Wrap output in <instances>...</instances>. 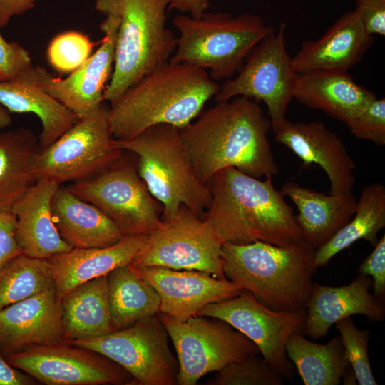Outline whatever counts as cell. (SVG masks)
<instances>
[{"instance_id": "obj_1", "label": "cell", "mask_w": 385, "mask_h": 385, "mask_svg": "<svg viewBox=\"0 0 385 385\" xmlns=\"http://www.w3.org/2000/svg\"><path fill=\"white\" fill-rule=\"evenodd\" d=\"M270 120L257 102L244 96L217 102L198 119L180 128V136L197 178L207 185L224 168L252 177L276 175L279 169L267 134Z\"/></svg>"}, {"instance_id": "obj_2", "label": "cell", "mask_w": 385, "mask_h": 385, "mask_svg": "<svg viewBox=\"0 0 385 385\" xmlns=\"http://www.w3.org/2000/svg\"><path fill=\"white\" fill-rule=\"evenodd\" d=\"M207 185L211 202L204 219L222 243L282 246L304 240L292 208L271 177L260 180L230 167L216 173Z\"/></svg>"}, {"instance_id": "obj_3", "label": "cell", "mask_w": 385, "mask_h": 385, "mask_svg": "<svg viewBox=\"0 0 385 385\" xmlns=\"http://www.w3.org/2000/svg\"><path fill=\"white\" fill-rule=\"evenodd\" d=\"M220 86L206 70L167 61L125 91L109 108L113 138H133L150 126L183 128L192 123Z\"/></svg>"}, {"instance_id": "obj_4", "label": "cell", "mask_w": 385, "mask_h": 385, "mask_svg": "<svg viewBox=\"0 0 385 385\" xmlns=\"http://www.w3.org/2000/svg\"><path fill=\"white\" fill-rule=\"evenodd\" d=\"M316 249L305 240L287 245L255 241L224 242L221 260L225 278L277 311L306 309L317 270Z\"/></svg>"}, {"instance_id": "obj_5", "label": "cell", "mask_w": 385, "mask_h": 385, "mask_svg": "<svg viewBox=\"0 0 385 385\" xmlns=\"http://www.w3.org/2000/svg\"><path fill=\"white\" fill-rule=\"evenodd\" d=\"M169 0H95V9L119 21L115 61L103 101H115L175 50L176 38L166 27Z\"/></svg>"}, {"instance_id": "obj_6", "label": "cell", "mask_w": 385, "mask_h": 385, "mask_svg": "<svg viewBox=\"0 0 385 385\" xmlns=\"http://www.w3.org/2000/svg\"><path fill=\"white\" fill-rule=\"evenodd\" d=\"M115 143L137 155L139 176L163 205L162 220L173 218L182 205L204 218L211 192L192 170L179 128L157 124L133 138L115 140Z\"/></svg>"}, {"instance_id": "obj_7", "label": "cell", "mask_w": 385, "mask_h": 385, "mask_svg": "<svg viewBox=\"0 0 385 385\" xmlns=\"http://www.w3.org/2000/svg\"><path fill=\"white\" fill-rule=\"evenodd\" d=\"M173 24L179 36L170 61L209 69L214 81L235 75L251 50L274 30L252 14L205 11L197 19L178 15Z\"/></svg>"}, {"instance_id": "obj_8", "label": "cell", "mask_w": 385, "mask_h": 385, "mask_svg": "<svg viewBox=\"0 0 385 385\" xmlns=\"http://www.w3.org/2000/svg\"><path fill=\"white\" fill-rule=\"evenodd\" d=\"M109 108L103 101L51 145L40 150L33 166L36 181L48 179L59 185L76 182L118 162L124 150L116 146L112 135Z\"/></svg>"}, {"instance_id": "obj_9", "label": "cell", "mask_w": 385, "mask_h": 385, "mask_svg": "<svg viewBox=\"0 0 385 385\" xmlns=\"http://www.w3.org/2000/svg\"><path fill=\"white\" fill-rule=\"evenodd\" d=\"M158 316L177 353V384L195 385L210 372L260 354L251 340L221 319L197 315L180 321L160 312Z\"/></svg>"}, {"instance_id": "obj_10", "label": "cell", "mask_w": 385, "mask_h": 385, "mask_svg": "<svg viewBox=\"0 0 385 385\" xmlns=\"http://www.w3.org/2000/svg\"><path fill=\"white\" fill-rule=\"evenodd\" d=\"M286 24L262 39L249 53L233 78H228L215 96L217 102L244 96L262 101L267 106L271 127L279 126L286 119L297 73L289 55L285 41Z\"/></svg>"}, {"instance_id": "obj_11", "label": "cell", "mask_w": 385, "mask_h": 385, "mask_svg": "<svg viewBox=\"0 0 385 385\" xmlns=\"http://www.w3.org/2000/svg\"><path fill=\"white\" fill-rule=\"evenodd\" d=\"M168 337L156 314L101 337L65 342L113 361L130 374L133 384L175 385L178 362Z\"/></svg>"}, {"instance_id": "obj_12", "label": "cell", "mask_w": 385, "mask_h": 385, "mask_svg": "<svg viewBox=\"0 0 385 385\" xmlns=\"http://www.w3.org/2000/svg\"><path fill=\"white\" fill-rule=\"evenodd\" d=\"M222 242L211 224L182 205L172 219L162 220L129 264L198 270L225 279Z\"/></svg>"}, {"instance_id": "obj_13", "label": "cell", "mask_w": 385, "mask_h": 385, "mask_svg": "<svg viewBox=\"0 0 385 385\" xmlns=\"http://www.w3.org/2000/svg\"><path fill=\"white\" fill-rule=\"evenodd\" d=\"M68 188L101 210L123 236L149 235L162 222L158 200L138 173L137 166L120 160Z\"/></svg>"}, {"instance_id": "obj_14", "label": "cell", "mask_w": 385, "mask_h": 385, "mask_svg": "<svg viewBox=\"0 0 385 385\" xmlns=\"http://www.w3.org/2000/svg\"><path fill=\"white\" fill-rule=\"evenodd\" d=\"M199 316L221 319L241 332L258 348L262 357L284 378L292 379L294 369L286 344L294 332H303L306 309L299 312L270 309L248 291L205 306Z\"/></svg>"}, {"instance_id": "obj_15", "label": "cell", "mask_w": 385, "mask_h": 385, "mask_svg": "<svg viewBox=\"0 0 385 385\" xmlns=\"http://www.w3.org/2000/svg\"><path fill=\"white\" fill-rule=\"evenodd\" d=\"M47 385L133 384L130 374L105 356L67 342L31 346L5 357Z\"/></svg>"}, {"instance_id": "obj_16", "label": "cell", "mask_w": 385, "mask_h": 385, "mask_svg": "<svg viewBox=\"0 0 385 385\" xmlns=\"http://www.w3.org/2000/svg\"><path fill=\"white\" fill-rule=\"evenodd\" d=\"M118 27L116 17L106 16L100 24L104 34L101 46L66 78H56L45 68L36 66L23 80L44 90L78 118L83 117L105 101V84L113 70Z\"/></svg>"}, {"instance_id": "obj_17", "label": "cell", "mask_w": 385, "mask_h": 385, "mask_svg": "<svg viewBox=\"0 0 385 385\" xmlns=\"http://www.w3.org/2000/svg\"><path fill=\"white\" fill-rule=\"evenodd\" d=\"M131 267L158 294L160 312L180 321L198 315L209 304L233 298L242 291L226 278L202 271L159 266Z\"/></svg>"}, {"instance_id": "obj_18", "label": "cell", "mask_w": 385, "mask_h": 385, "mask_svg": "<svg viewBox=\"0 0 385 385\" xmlns=\"http://www.w3.org/2000/svg\"><path fill=\"white\" fill-rule=\"evenodd\" d=\"M273 130L274 140L302 161V168L319 165L329 183V194L352 192L355 163L342 139L321 122L294 123L285 120Z\"/></svg>"}, {"instance_id": "obj_19", "label": "cell", "mask_w": 385, "mask_h": 385, "mask_svg": "<svg viewBox=\"0 0 385 385\" xmlns=\"http://www.w3.org/2000/svg\"><path fill=\"white\" fill-rule=\"evenodd\" d=\"M61 300L54 287L0 309L2 355L63 342Z\"/></svg>"}, {"instance_id": "obj_20", "label": "cell", "mask_w": 385, "mask_h": 385, "mask_svg": "<svg viewBox=\"0 0 385 385\" xmlns=\"http://www.w3.org/2000/svg\"><path fill=\"white\" fill-rule=\"evenodd\" d=\"M372 284L371 277L363 274L341 287L314 282L306 306L302 334L314 339H322L337 322L356 314L372 321H384V302L369 292Z\"/></svg>"}, {"instance_id": "obj_21", "label": "cell", "mask_w": 385, "mask_h": 385, "mask_svg": "<svg viewBox=\"0 0 385 385\" xmlns=\"http://www.w3.org/2000/svg\"><path fill=\"white\" fill-rule=\"evenodd\" d=\"M374 41L355 11L337 19L317 40L304 41L292 58L297 73L348 71L361 61Z\"/></svg>"}, {"instance_id": "obj_22", "label": "cell", "mask_w": 385, "mask_h": 385, "mask_svg": "<svg viewBox=\"0 0 385 385\" xmlns=\"http://www.w3.org/2000/svg\"><path fill=\"white\" fill-rule=\"evenodd\" d=\"M59 185L51 180H38L11 208L16 217V240L28 256L46 260L72 249L62 239L52 219L51 200Z\"/></svg>"}, {"instance_id": "obj_23", "label": "cell", "mask_w": 385, "mask_h": 385, "mask_svg": "<svg viewBox=\"0 0 385 385\" xmlns=\"http://www.w3.org/2000/svg\"><path fill=\"white\" fill-rule=\"evenodd\" d=\"M148 235H128L105 247L72 248L46 259L55 288L61 299L75 287L108 275L114 269L129 265L144 246Z\"/></svg>"}, {"instance_id": "obj_24", "label": "cell", "mask_w": 385, "mask_h": 385, "mask_svg": "<svg viewBox=\"0 0 385 385\" xmlns=\"http://www.w3.org/2000/svg\"><path fill=\"white\" fill-rule=\"evenodd\" d=\"M293 97L346 125L376 96L356 83L348 71H322L297 73Z\"/></svg>"}, {"instance_id": "obj_25", "label": "cell", "mask_w": 385, "mask_h": 385, "mask_svg": "<svg viewBox=\"0 0 385 385\" xmlns=\"http://www.w3.org/2000/svg\"><path fill=\"white\" fill-rule=\"evenodd\" d=\"M51 215L61 237L72 248L105 247L123 237L101 210L61 185L52 197Z\"/></svg>"}, {"instance_id": "obj_26", "label": "cell", "mask_w": 385, "mask_h": 385, "mask_svg": "<svg viewBox=\"0 0 385 385\" xmlns=\"http://www.w3.org/2000/svg\"><path fill=\"white\" fill-rule=\"evenodd\" d=\"M297 206L295 215L304 240L316 250L327 243L354 215L357 200L352 192L327 195L289 181L281 190Z\"/></svg>"}, {"instance_id": "obj_27", "label": "cell", "mask_w": 385, "mask_h": 385, "mask_svg": "<svg viewBox=\"0 0 385 385\" xmlns=\"http://www.w3.org/2000/svg\"><path fill=\"white\" fill-rule=\"evenodd\" d=\"M108 275L85 282L61 300L64 341L98 337L113 332Z\"/></svg>"}, {"instance_id": "obj_28", "label": "cell", "mask_w": 385, "mask_h": 385, "mask_svg": "<svg viewBox=\"0 0 385 385\" xmlns=\"http://www.w3.org/2000/svg\"><path fill=\"white\" fill-rule=\"evenodd\" d=\"M0 104L9 112L31 113L40 119V150L51 145L78 119L44 90L21 79L0 82Z\"/></svg>"}, {"instance_id": "obj_29", "label": "cell", "mask_w": 385, "mask_h": 385, "mask_svg": "<svg viewBox=\"0 0 385 385\" xmlns=\"http://www.w3.org/2000/svg\"><path fill=\"white\" fill-rule=\"evenodd\" d=\"M39 150L38 141L26 128L0 133V210L11 211L36 182L33 166Z\"/></svg>"}, {"instance_id": "obj_30", "label": "cell", "mask_w": 385, "mask_h": 385, "mask_svg": "<svg viewBox=\"0 0 385 385\" xmlns=\"http://www.w3.org/2000/svg\"><path fill=\"white\" fill-rule=\"evenodd\" d=\"M354 217L342 227L314 255L317 268L326 265L339 252L363 239L374 247L385 227V187L372 183L364 187L356 202Z\"/></svg>"}, {"instance_id": "obj_31", "label": "cell", "mask_w": 385, "mask_h": 385, "mask_svg": "<svg viewBox=\"0 0 385 385\" xmlns=\"http://www.w3.org/2000/svg\"><path fill=\"white\" fill-rule=\"evenodd\" d=\"M108 284L114 331L130 327L160 312L158 294L130 265L118 267L109 272Z\"/></svg>"}, {"instance_id": "obj_32", "label": "cell", "mask_w": 385, "mask_h": 385, "mask_svg": "<svg viewBox=\"0 0 385 385\" xmlns=\"http://www.w3.org/2000/svg\"><path fill=\"white\" fill-rule=\"evenodd\" d=\"M286 353L304 385H338L350 366L339 336L318 344L294 332L287 342Z\"/></svg>"}, {"instance_id": "obj_33", "label": "cell", "mask_w": 385, "mask_h": 385, "mask_svg": "<svg viewBox=\"0 0 385 385\" xmlns=\"http://www.w3.org/2000/svg\"><path fill=\"white\" fill-rule=\"evenodd\" d=\"M54 287L46 259L19 255L0 266V309Z\"/></svg>"}, {"instance_id": "obj_34", "label": "cell", "mask_w": 385, "mask_h": 385, "mask_svg": "<svg viewBox=\"0 0 385 385\" xmlns=\"http://www.w3.org/2000/svg\"><path fill=\"white\" fill-rule=\"evenodd\" d=\"M209 385H282L283 377L260 354L232 361L216 371Z\"/></svg>"}, {"instance_id": "obj_35", "label": "cell", "mask_w": 385, "mask_h": 385, "mask_svg": "<svg viewBox=\"0 0 385 385\" xmlns=\"http://www.w3.org/2000/svg\"><path fill=\"white\" fill-rule=\"evenodd\" d=\"M334 324L340 334L346 356L358 384L377 385L369 356L370 330L358 329L351 317L342 319Z\"/></svg>"}, {"instance_id": "obj_36", "label": "cell", "mask_w": 385, "mask_h": 385, "mask_svg": "<svg viewBox=\"0 0 385 385\" xmlns=\"http://www.w3.org/2000/svg\"><path fill=\"white\" fill-rule=\"evenodd\" d=\"M95 43L78 31H70L55 36L47 49L50 65L61 73H71L91 56Z\"/></svg>"}, {"instance_id": "obj_37", "label": "cell", "mask_w": 385, "mask_h": 385, "mask_svg": "<svg viewBox=\"0 0 385 385\" xmlns=\"http://www.w3.org/2000/svg\"><path fill=\"white\" fill-rule=\"evenodd\" d=\"M357 138L385 145V99L376 97L346 125Z\"/></svg>"}, {"instance_id": "obj_38", "label": "cell", "mask_w": 385, "mask_h": 385, "mask_svg": "<svg viewBox=\"0 0 385 385\" xmlns=\"http://www.w3.org/2000/svg\"><path fill=\"white\" fill-rule=\"evenodd\" d=\"M34 68L28 51L16 42L7 41L0 32V82L23 79Z\"/></svg>"}, {"instance_id": "obj_39", "label": "cell", "mask_w": 385, "mask_h": 385, "mask_svg": "<svg viewBox=\"0 0 385 385\" xmlns=\"http://www.w3.org/2000/svg\"><path fill=\"white\" fill-rule=\"evenodd\" d=\"M359 274L372 277L374 295L382 302L385 299V235L379 240L374 250L360 265Z\"/></svg>"}, {"instance_id": "obj_40", "label": "cell", "mask_w": 385, "mask_h": 385, "mask_svg": "<svg viewBox=\"0 0 385 385\" xmlns=\"http://www.w3.org/2000/svg\"><path fill=\"white\" fill-rule=\"evenodd\" d=\"M354 11L368 33L385 36V0H356Z\"/></svg>"}, {"instance_id": "obj_41", "label": "cell", "mask_w": 385, "mask_h": 385, "mask_svg": "<svg viewBox=\"0 0 385 385\" xmlns=\"http://www.w3.org/2000/svg\"><path fill=\"white\" fill-rule=\"evenodd\" d=\"M15 226L13 212L0 210V266L24 253L15 237Z\"/></svg>"}, {"instance_id": "obj_42", "label": "cell", "mask_w": 385, "mask_h": 385, "mask_svg": "<svg viewBox=\"0 0 385 385\" xmlns=\"http://www.w3.org/2000/svg\"><path fill=\"white\" fill-rule=\"evenodd\" d=\"M36 0H0V28L8 25L11 19L34 8Z\"/></svg>"}, {"instance_id": "obj_43", "label": "cell", "mask_w": 385, "mask_h": 385, "mask_svg": "<svg viewBox=\"0 0 385 385\" xmlns=\"http://www.w3.org/2000/svg\"><path fill=\"white\" fill-rule=\"evenodd\" d=\"M34 379L11 366L0 352V385L35 384Z\"/></svg>"}, {"instance_id": "obj_44", "label": "cell", "mask_w": 385, "mask_h": 385, "mask_svg": "<svg viewBox=\"0 0 385 385\" xmlns=\"http://www.w3.org/2000/svg\"><path fill=\"white\" fill-rule=\"evenodd\" d=\"M209 0H169L168 9L188 13L193 18H200L209 8Z\"/></svg>"}, {"instance_id": "obj_45", "label": "cell", "mask_w": 385, "mask_h": 385, "mask_svg": "<svg viewBox=\"0 0 385 385\" xmlns=\"http://www.w3.org/2000/svg\"><path fill=\"white\" fill-rule=\"evenodd\" d=\"M12 123L10 112L0 104V129L9 127Z\"/></svg>"}]
</instances>
